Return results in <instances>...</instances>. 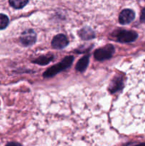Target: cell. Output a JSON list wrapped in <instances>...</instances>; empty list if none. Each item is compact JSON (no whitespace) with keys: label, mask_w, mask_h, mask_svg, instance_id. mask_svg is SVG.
Here are the masks:
<instances>
[{"label":"cell","mask_w":145,"mask_h":146,"mask_svg":"<svg viewBox=\"0 0 145 146\" xmlns=\"http://www.w3.org/2000/svg\"><path fill=\"white\" fill-rule=\"evenodd\" d=\"M54 59V56L51 54H48L46 55H43L35 59L32 60V63L36 64H38L40 66L48 65L50 62Z\"/></svg>","instance_id":"obj_10"},{"label":"cell","mask_w":145,"mask_h":146,"mask_svg":"<svg viewBox=\"0 0 145 146\" xmlns=\"http://www.w3.org/2000/svg\"><path fill=\"white\" fill-rule=\"evenodd\" d=\"M74 61V57L72 56H65L61 62L58 63V64L52 66L48 69L45 70V72L43 74V76L44 78H51L54 76L57 75L58 73L61 71L66 70L67 68H70L72 65V62Z\"/></svg>","instance_id":"obj_1"},{"label":"cell","mask_w":145,"mask_h":146,"mask_svg":"<svg viewBox=\"0 0 145 146\" xmlns=\"http://www.w3.org/2000/svg\"><path fill=\"white\" fill-rule=\"evenodd\" d=\"M90 61V55L87 54V55L83 56L82 58H80L78 60V63L75 65V70L79 72H84L88 68V64H89Z\"/></svg>","instance_id":"obj_9"},{"label":"cell","mask_w":145,"mask_h":146,"mask_svg":"<svg viewBox=\"0 0 145 146\" xmlns=\"http://www.w3.org/2000/svg\"><path fill=\"white\" fill-rule=\"evenodd\" d=\"M28 3V0H9V4L15 9H21Z\"/></svg>","instance_id":"obj_11"},{"label":"cell","mask_w":145,"mask_h":146,"mask_svg":"<svg viewBox=\"0 0 145 146\" xmlns=\"http://www.w3.org/2000/svg\"><path fill=\"white\" fill-rule=\"evenodd\" d=\"M115 48L112 44H107L103 47L98 48L94 52V58L98 61H102L109 59L114 55Z\"/></svg>","instance_id":"obj_3"},{"label":"cell","mask_w":145,"mask_h":146,"mask_svg":"<svg viewBox=\"0 0 145 146\" xmlns=\"http://www.w3.org/2000/svg\"><path fill=\"white\" fill-rule=\"evenodd\" d=\"M37 39V35L34 29H27L21 33L20 36V42L24 46H30L34 45Z\"/></svg>","instance_id":"obj_4"},{"label":"cell","mask_w":145,"mask_h":146,"mask_svg":"<svg viewBox=\"0 0 145 146\" xmlns=\"http://www.w3.org/2000/svg\"><path fill=\"white\" fill-rule=\"evenodd\" d=\"M9 24V19L6 14L0 13V30L7 28Z\"/></svg>","instance_id":"obj_12"},{"label":"cell","mask_w":145,"mask_h":146,"mask_svg":"<svg viewBox=\"0 0 145 146\" xmlns=\"http://www.w3.org/2000/svg\"><path fill=\"white\" fill-rule=\"evenodd\" d=\"M124 88V78L123 76L116 75L109 83L108 90L110 94H115V93L120 91Z\"/></svg>","instance_id":"obj_5"},{"label":"cell","mask_w":145,"mask_h":146,"mask_svg":"<svg viewBox=\"0 0 145 146\" xmlns=\"http://www.w3.org/2000/svg\"><path fill=\"white\" fill-rule=\"evenodd\" d=\"M140 21L142 23H145V7L142 9V11H141Z\"/></svg>","instance_id":"obj_13"},{"label":"cell","mask_w":145,"mask_h":146,"mask_svg":"<svg viewBox=\"0 0 145 146\" xmlns=\"http://www.w3.org/2000/svg\"><path fill=\"white\" fill-rule=\"evenodd\" d=\"M69 44L68 38L63 34H58L55 35L51 41L52 47L55 49H63L65 48Z\"/></svg>","instance_id":"obj_6"},{"label":"cell","mask_w":145,"mask_h":146,"mask_svg":"<svg viewBox=\"0 0 145 146\" xmlns=\"http://www.w3.org/2000/svg\"><path fill=\"white\" fill-rule=\"evenodd\" d=\"M135 19L134 11L130 9H125L120 12L119 15V22L122 25L130 24Z\"/></svg>","instance_id":"obj_7"},{"label":"cell","mask_w":145,"mask_h":146,"mask_svg":"<svg viewBox=\"0 0 145 146\" xmlns=\"http://www.w3.org/2000/svg\"><path fill=\"white\" fill-rule=\"evenodd\" d=\"M115 41L119 43H131L134 41L138 38V34L134 31L126 30L123 29H118L112 34Z\"/></svg>","instance_id":"obj_2"},{"label":"cell","mask_w":145,"mask_h":146,"mask_svg":"<svg viewBox=\"0 0 145 146\" xmlns=\"http://www.w3.org/2000/svg\"><path fill=\"white\" fill-rule=\"evenodd\" d=\"M134 146H145V142L144 143H142L137 144V145H136Z\"/></svg>","instance_id":"obj_15"},{"label":"cell","mask_w":145,"mask_h":146,"mask_svg":"<svg viewBox=\"0 0 145 146\" xmlns=\"http://www.w3.org/2000/svg\"><path fill=\"white\" fill-rule=\"evenodd\" d=\"M78 36L82 40L88 41L92 39L95 37V32L92 28L89 27H84L78 31Z\"/></svg>","instance_id":"obj_8"},{"label":"cell","mask_w":145,"mask_h":146,"mask_svg":"<svg viewBox=\"0 0 145 146\" xmlns=\"http://www.w3.org/2000/svg\"><path fill=\"white\" fill-rule=\"evenodd\" d=\"M5 146H22V145L17 142H9L6 144Z\"/></svg>","instance_id":"obj_14"}]
</instances>
